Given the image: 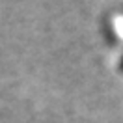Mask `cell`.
I'll return each mask as SVG.
<instances>
[{
    "label": "cell",
    "mask_w": 123,
    "mask_h": 123,
    "mask_svg": "<svg viewBox=\"0 0 123 123\" xmlns=\"http://www.w3.org/2000/svg\"><path fill=\"white\" fill-rule=\"evenodd\" d=\"M119 71H123V54H121V60H119Z\"/></svg>",
    "instance_id": "obj_1"
}]
</instances>
